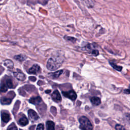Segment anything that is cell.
<instances>
[{
	"instance_id": "cell-1",
	"label": "cell",
	"mask_w": 130,
	"mask_h": 130,
	"mask_svg": "<svg viewBox=\"0 0 130 130\" xmlns=\"http://www.w3.org/2000/svg\"><path fill=\"white\" fill-rule=\"evenodd\" d=\"M63 60L60 58H50L47 62V68L50 71L58 69L62 64Z\"/></svg>"
},
{
	"instance_id": "cell-2",
	"label": "cell",
	"mask_w": 130,
	"mask_h": 130,
	"mask_svg": "<svg viewBox=\"0 0 130 130\" xmlns=\"http://www.w3.org/2000/svg\"><path fill=\"white\" fill-rule=\"evenodd\" d=\"M80 128L82 130H92V124L89 119L85 116H82L80 118Z\"/></svg>"
},
{
	"instance_id": "cell-3",
	"label": "cell",
	"mask_w": 130,
	"mask_h": 130,
	"mask_svg": "<svg viewBox=\"0 0 130 130\" xmlns=\"http://www.w3.org/2000/svg\"><path fill=\"white\" fill-rule=\"evenodd\" d=\"M62 93L63 96L70 99L72 101H74L76 99L77 94L74 90H70L69 91H62Z\"/></svg>"
},
{
	"instance_id": "cell-4",
	"label": "cell",
	"mask_w": 130,
	"mask_h": 130,
	"mask_svg": "<svg viewBox=\"0 0 130 130\" xmlns=\"http://www.w3.org/2000/svg\"><path fill=\"white\" fill-rule=\"evenodd\" d=\"M28 116L29 119L32 121H35L38 120L39 118L38 115L37 113L32 110H29L28 111Z\"/></svg>"
},
{
	"instance_id": "cell-5",
	"label": "cell",
	"mask_w": 130,
	"mask_h": 130,
	"mask_svg": "<svg viewBox=\"0 0 130 130\" xmlns=\"http://www.w3.org/2000/svg\"><path fill=\"white\" fill-rule=\"evenodd\" d=\"M40 71L41 68L40 66L37 64H35L29 69L28 73L31 74H36L39 73Z\"/></svg>"
},
{
	"instance_id": "cell-6",
	"label": "cell",
	"mask_w": 130,
	"mask_h": 130,
	"mask_svg": "<svg viewBox=\"0 0 130 130\" xmlns=\"http://www.w3.org/2000/svg\"><path fill=\"white\" fill-rule=\"evenodd\" d=\"M52 100L55 102H59L61 101V98L59 91L57 90H55L51 95Z\"/></svg>"
},
{
	"instance_id": "cell-7",
	"label": "cell",
	"mask_w": 130,
	"mask_h": 130,
	"mask_svg": "<svg viewBox=\"0 0 130 130\" xmlns=\"http://www.w3.org/2000/svg\"><path fill=\"white\" fill-rule=\"evenodd\" d=\"M29 102L31 104L38 105L42 102V99L39 96H38L36 97H32L29 99Z\"/></svg>"
},
{
	"instance_id": "cell-8",
	"label": "cell",
	"mask_w": 130,
	"mask_h": 130,
	"mask_svg": "<svg viewBox=\"0 0 130 130\" xmlns=\"http://www.w3.org/2000/svg\"><path fill=\"white\" fill-rule=\"evenodd\" d=\"M14 75L18 80L20 81H24L26 78L25 74H24L23 73L20 72H14Z\"/></svg>"
},
{
	"instance_id": "cell-9",
	"label": "cell",
	"mask_w": 130,
	"mask_h": 130,
	"mask_svg": "<svg viewBox=\"0 0 130 130\" xmlns=\"http://www.w3.org/2000/svg\"><path fill=\"white\" fill-rule=\"evenodd\" d=\"M90 101L91 103L94 106H98L101 104V99L97 96H93L91 98Z\"/></svg>"
},
{
	"instance_id": "cell-10",
	"label": "cell",
	"mask_w": 130,
	"mask_h": 130,
	"mask_svg": "<svg viewBox=\"0 0 130 130\" xmlns=\"http://www.w3.org/2000/svg\"><path fill=\"white\" fill-rule=\"evenodd\" d=\"M62 72H63V70H61L57 71L54 73H51L49 74V75L50 77L55 79V78H57L58 77H59L60 76V75L62 73Z\"/></svg>"
},
{
	"instance_id": "cell-11",
	"label": "cell",
	"mask_w": 130,
	"mask_h": 130,
	"mask_svg": "<svg viewBox=\"0 0 130 130\" xmlns=\"http://www.w3.org/2000/svg\"><path fill=\"white\" fill-rule=\"evenodd\" d=\"M46 130H55L54 123L52 121H48L46 122Z\"/></svg>"
},
{
	"instance_id": "cell-12",
	"label": "cell",
	"mask_w": 130,
	"mask_h": 130,
	"mask_svg": "<svg viewBox=\"0 0 130 130\" xmlns=\"http://www.w3.org/2000/svg\"><path fill=\"white\" fill-rule=\"evenodd\" d=\"M11 99L6 98V97H3L1 99V103L3 105H9L11 103Z\"/></svg>"
},
{
	"instance_id": "cell-13",
	"label": "cell",
	"mask_w": 130,
	"mask_h": 130,
	"mask_svg": "<svg viewBox=\"0 0 130 130\" xmlns=\"http://www.w3.org/2000/svg\"><path fill=\"white\" fill-rule=\"evenodd\" d=\"M4 65L8 68L12 69L14 67V63L13 61L10 59H6L4 61Z\"/></svg>"
},
{
	"instance_id": "cell-14",
	"label": "cell",
	"mask_w": 130,
	"mask_h": 130,
	"mask_svg": "<svg viewBox=\"0 0 130 130\" xmlns=\"http://www.w3.org/2000/svg\"><path fill=\"white\" fill-rule=\"evenodd\" d=\"M26 58H27V56L24 54H19L14 56V58L16 60H18L19 61H22L25 60Z\"/></svg>"
},
{
	"instance_id": "cell-15",
	"label": "cell",
	"mask_w": 130,
	"mask_h": 130,
	"mask_svg": "<svg viewBox=\"0 0 130 130\" xmlns=\"http://www.w3.org/2000/svg\"><path fill=\"white\" fill-rule=\"evenodd\" d=\"M1 116H2V120H3V121L5 122H8L10 119V115L7 113H3L2 114Z\"/></svg>"
},
{
	"instance_id": "cell-16",
	"label": "cell",
	"mask_w": 130,
	"mask_h": 130,
	"mask_svg": "<svg viewBox=\"0 0 130 130\" xmlns=\"http://www.w3.org/2000/svg\"><path fill=\"white\" fill-rule=\"evenodd\" d=\"M19 123L22 126H25L28 123V120L25 117H22L19 120Z\"/></svg>"
},
{
	"instance_id": "cell-17",
	"label": "cell",
	"mask_w": 130,
	"mask_h": 130,
	"mask_svg": "<svg viewBox=\"0 0 130 130\" xmlns=\"http://www.w3.org/2000/svg\"><path fill=\"white\" fill-rule=\"evenodd\" d=\"M110 64L115 70H117L118 71H121L122 70V67L117 66V64H116L115 63H114L113 62H110Z\"/></svg>"
},
{
	"instance_id": "cell-18",
	"label": "cell",
	"mask_w": 130,
	"mask_h": 130,
	"mask_svg": "<svg viewBox=\"0 0 130 130\" xmlns=\"http://www.w3.org/2000/svg\"><path fill=\"white\" fill-rule=\"evenodd\" d=\"M8 89V87L7 86L6 84H2L0 87V92H5Z\"/></svg>"
},
{
	"instance_id": "cell-19",
	"label": "cell",
	"mask_w": 130,
	"mask_h": 130,
	"mask_svg": "<svg viewBox=\"0 0 130 130\" xmlns=\"http://www.w3.org/2000/svg\"><path fill=\"white\" fill-rule=\"evenodd\" d=\"M6 85L8 88H12L13 87V83L11 80L10 79H8L6 81Z\"/></svg>"
},
{
	"instance_id": "cell-20",
	"label": "cell",
	"mask_w": 130,
	"mask_h": 130,
	"mask_svg": "<svg viewBox=\"0 0 130 130\" xmlns=\"http://www.w3.org/2000/svg\"><path fill=\"white\" fill-rule=\"evenodd\" d=\"M115 129H116V130H125L124 126H123L122 125L119 124L116 125Z\"/></svg>"
},
{
	"instance_id": "cell-21",
	"label": "cell",
	"mask_w": 130,
	"mask_h": 130,
	"mask_svg": "<svg viewBox=\"0 0 130 130\" xmlns=\"http://www.w3.org/2000/svg\"><path fill=\"white\" fill-rule=\"evenodd\" d=\"M64 38H65L66 39H67V40L72 41V42H75L76 41V38H74L71 37L65 36V37H64Z\"/></svg>"
},
{
	"instance_id": "cell-22",
	"label": "cell",
	"mask_w": 130,
	"mask_h": 130,
	"mask_svg": "<svg viewBox=\"0 0 130 130\" xmlns=\"http://www.w3.org/2000/svg\"><path fill=\"white\" fill-rule=\"evenodd\" d=\"M36 130H44V125L42 123L39 124L37 127Z\"/></svg>"
},
{
	"instance_id": "cell-23",
	"label": "cell",
	"mask_w": 130,
	"mask_h": 130,
	"mask_svg": "<svg viewBox=\"0 0 130 130\" xmlns=\"http://www.w3.org/2000/svg\"><path fill=\"white\" fill-rule=\"evenodd\" d=\"M91 53L94 56H97L99 54V51L97 50H93L91 51Z\"/></svg>"
},
{
	"instance_id": "cell-24",
	"label": "cell",
	"mask_w": 130,
	"mask_h": 130,
	"mask_svg": "<svg viewBox=\"0 0 130 130\" xmlns=\"http://www.w3.org/2000/svg\"><path fill=\"white\" fill-rule=\"evenodd\" d=\"M7 130H17V128L16 126H13V127L9 128Z\"/></svg>"
},
{
	"instance_id": "cell-25",
	"label": "cell",
	"mask_w": 130,
	"mask_h": 130,
	"mask_svg": "<svg viewBox=\"0 0 130 130\" xmlns=\"http://www.w3.org/2000/svg\"><path fill=\"white\" fill-rule=\"evenodd\" d=\"M29 79L32 81H35L36 80V78L35 77H30Z\"/></svg>"
},
{
	"instance_id": "cell-26",
	"label": "cell",
	"mask_w": 130,
	"mask_h": 130,
	"mask_svg": "<svg viewBox=\"0 0 130 130\" xmlns=\"http://www.w3.org/2000/svg\"><path fill=\"white\" fill-rule=\"evenodd\" d=\"M124 92L126 93V94H129V89H125L124 90Z\"/></svg>"
},
{
	"instance_id": "cell-27",
	"label": "cell",
	"mask_w": 130,
	"mask_h": 130,
	"mask_svg": "<svg viewBox=\"0 0 130 130\" xmlns=\"http://www.w3.org/2000/svg\"><path fill=\"white\" fill-rule=\"evenodd\" d=\"M51 92V90H46V91H45V92H46V93H49V92Z\"/></svg>"
}]
</instances>
